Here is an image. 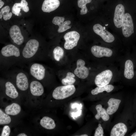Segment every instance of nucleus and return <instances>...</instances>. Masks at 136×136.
I'll use <instances>...</instances> for the list:
<instances>
[{"mask_svg":"<svg viewBox=\"0 0 136 136\" xmlns=\"http://www.w3.org/2000/svg\"><path fill=\"white\" fill-rule=\"evenodd\" d=\"M75 91V88L73 85L59 86L54 89L52 96L55 99H62L72 95Z\"/></svg>","mask_w":136,"mask_h":136,"instance_id":"nucleus-1","label":"nucleus"},{"mask_svg":"<svg viewBox=\"0 0 136 136\" xmlns=\"http://www.w3.org/2000/svg\"><path fill=\"white\" fill-rule=\"evenodd\" d=\"M39 45V42L36 39L29 40L23 49L21 53L22 57L27 59L32 58L36 54Z\"/></svg>","mask_w":136,"mask_h":136,"instance_id":"nucleus-2","label":"nucleus"},{"mask_svg":"<svg viewBox=\"0 0 136 136\" xmlns=\"http://www.w3.org/2000/svg\"><path fill=\"white\" fill-rule=\"evenodd\" d=\"M63 38L65 41L64 48L67 50H70L77 46L80 35L76 31H72L66 33Z\"/></svg>","mask_w":136,"mask_h":136,"instance_id":"nucleus-3","label":"nucleus"},{"mask_svg":"<svg viewBox=\"0 0 136 136\" xmlns=\"http://www.w3.org/2000/svg\"><path fill=\"white\" fill-rule=\"evenodd\" d=\"M122 27L123 34L126 37H129L134 33L132 19L129 13L125 14Z\"/></svg>","mask_w":136,"mask_h":136,"instance_id":"nucleus-4","label":"nucleus"},{"mask_svg":"<svg viewBox=\"0 0 136 136\" xmlns=\"http://www.w3.org/2000/svg\"><path fill=\"white\" fill-rule=\"evenodd\" d=\"M113 76L112 72L107 70L103 71L96 76L95 83L97 87L108 85L110 82Z\"/></svg>","mask_w":136,"mask_h":136,"instance_id":"nucleus-5","label":"nucleus"},{"mask_svg":"<svg viewBox=\"0 0 136 136\" xmlns=\"http://www.w3.org/2000/svg\"><path fill=\"white\" fill-rule=\"evenodd\" d=\"M93 30L96 34L100 36L106 42L111 43L114 40V36L100 24H95L93 27Z\"/></svg>","mask_w":136,"mask_h":136,"instance_id":"nucleus-6","label":"nucleus"},{"mask_svg":"<svg viewBox=\"0 0 136 136\" xmlns=\"http://www.w3.org/2000/svg\"><path fill=\"white\" fill-rule=\"evenodd\" d=\"M1 54L6 58L19 57L21 53L19 49L12 44H9L3 47L1 50Z\"/></svg>","mask_w":136,"mask_h":136,"instance_id":"nucleus-7","label":"nucleus"},{"mask_svg":"<svg viewBox=\"0 0 136 136\" xmlns=\"http://www.w3.org/2000/svg\"><path fill=\"white\" fill-rule=\"evenodd\" d=\"M31 75L37 79L40 80L44 78L45 74V69L42 64L35 63L33 64L30 68Z\"/></svg>","mask_w":136,"mask_h":136,"instance_id":"nucleus-8","label":"nucleus"},{"mask_svg":"<svg viewBox=\"0 0 136 136\" xmlns=\"http://www.w3.org/2000/svg\"><path fill=\"white\" fill-rule=\"evenodd\" d=\"M125 14L124 6L119 4L116 6L114 14V22L115 26L118 28L122 27Z\"/></svg>","mask_w":136,"mask_h":136,"instance_id":"nucleus-9","label":"nucleus"},{"mask_svg":"<svg viewBox=\"0 0 136 136\" xmlns=\"http://www.w3.org/2000/svg\"><path fill=\"white\" fill-rule=\"evenodd\" d=\"M9 33L11 38L16 44L20 45L23 43L24 40V37L18 26L16 25L12 26L10 29Z\"/></svg>","mask_w":136,"mask_h":136,"instance_id":"nucleus-10","label":"nucleus"},{"mask_svg":"<svg viewBox=\"0 0 136 136\" xmlns=\"http://www.w3.org/2000/svg\"><path fill=\"white\" fill-rule=\"evenodd\" d=\"M85 62L83 60H78L77 62V67L75 69L74 73L79 78L85 79L86 78L89 74L88 68L85 66Z\"/></svg>","mask_w":136,"mask_h":136,"instance_id":"nucleus-11","label":"nucleus"},{"mask_svg":"<svg viewBox=\"0 0 136 136\" xmlns=\"http://www.w3.org/2000/svg\"><path fill=\"white\" fill-rule=\"evenodd\" d=\"M91 51L94 56L98 58L104 56L110 57L113 53L112 51L110 49L96 45L91 47Z\"/></svg>","mask_w":136,"mask_h":136,"instance_id":"nucleus-12","label":"nucleus"},{"mask_svg":"<svg viewBox=\"0 0 136 136\" xmlns=\"http://www.w3.org/2000/svg\"><path fill=\"white\" fill-rule=\"evenodd\" d=\"M64 19L63 17L58 16L55 17L53 19L52 23L59 26L57 30L59 33L63 32L71 28V26L69 25L71 23V21L67 20L64 22Z\"/></svg>","mask_w":136,"mask_h":136,"instance_id":"nucleus-13","label":"nucleus"},{"mask_svg":"<svg viewBox=\"0 0 136 136\" xmlns=\"http://www.w3.org/2000/svg\"><path fill=\"white\" fill-rule=\"evenodd\" d=\"M16 82L18 88L22 91L26 90L28 88L27 77L23 72H20L17 74L16 76Z\"/></svg>","mask_w":136,"mask_h":136,"instance_id":"nucleus-14","label":"nucleus"},{"mask_svg":"<svg viewBox=\"0 0 136 136\" xmlns=\"http://www.w3.org/2000/svg\"><path fill=\"white\" fill-rule=\"evenodd\" d=\"M60 4L58 0H45L42 6V9L44 12L49 13L57 9Z\"/></svg>","mask_w":136,"mask_h":136,"instance_id":"nucleus-15","label":"nucleus"},{"mask_svg":"<svg viewBox=\"0 0 136 136\" xmlns=\"http://www.w3.org/2000/svg\"><path fill=\"white\" fill-rule=\"evenodd\" d=\"M127 131L126 125L122 123H119L112 128L110 133L111 136H124Z\"/></svg>","mask_w":136,"mask_h":136,"instance_id":"nucleus-16","label":"nucleus"},{"mask_svg":"<svg viewBox=\"0 0 136 136\" xmlns=\"http://www.w3.org/2000/svg\"><path fill=\"white\" fill-rule=\"evenodd\" d=\"M28 5V3L25 0H21L20 3H15L12 8V13L18 16L21 9L25 12H28L29 10Z\"/></svg>","mask_w":136,"mask_h":136,"instance_id":"nucleus-17","label":"nucleus"},{"mask_svg":"<svg viewBox=\"0 0 136 136\" xmlns=\"http://www.w3.org/2000/svg\"><path fill=\"white\" fill-rule=\"evenodd\" d=\"M30 88L31 94L35 96H40L42 95L44 92L43 86L39 82L33 81L30 84Z\"/></svg>","mask_w":136,"mask_h":136,"instance_id":"nucleus-18","label":"nucleus"},{"mask_svg":"<svg viewBox=\"0 0 136 136\" xmlns=\"http://www.w3.org/2000/svg\"><path fill=\"white\" fill-rule=\"evenodd\" d=\"M121 100L113 98L109 99L107 103L108 107L107 109V112L109 115H112L115 113L118 110Z\"/></svg>","mask_w":136,"mask_h":136,"instance_id":"nucleus-19","label":"nucleus"},{"mask_svg":"<svg viewBox=\"0 0 136 136\" xmlns=\"http://www.w3.org/2000/svg\"><path fill=\"white\" fill-rule=\"evenodd\" d=\"M134 75L133 62L130 60H127L125 63L124 76L127 79H131L133 77Z\"/></svg>","mask_w":136,"mask_h":136,"instance_id":"nucleus-20","label":"nucleus"},{"mask_svg":"<svg viewBox=\"0 0 136 136\" xmlns=\"http://www.w3.org/2000/svg\"><path fill=\"white\" fill-rule=\"evenodd\" d=\"M6 93L7 95L12 98H17L18 93L14 85L11 82H7L5 84Z\"/></svg>","mask_w":136,"mask_h":136,"instance_id":"nucleus-21","label":"nucleus"},{"mask_svg":"<svg viewBox=\"0 0 136 136\" xmlns=\"http://www.w3.org/2000/svg\"><path fill=\"white\" fill-rule=\"evenodd\" d=\"M96 109L97 111V114L95 115V117L96 119L98 120L101 118L105 121L109 120L110 118L109 114L106 110L102 107L101 105L99 104L97 105L96 106Z\"/></svg>","mask_w":136,"mask_h":136,"instance_id":"nucleus-22","label":"nucleus"},{"mask_svg":"<svg viewBox=\"0 0 136 136\" xmlns=\"http://www.w3.org/2000/svg\"><path fill=\"white\" fill-rule=\"evenodd\" d=\"M40 124L42 127L48 129H53L56 126L54 120L48 117H44L41 120Z\"/></svg>","mask_w":136,"mask_h":136,"instance_id":"nucleus-23","label":"nucleus"},{"mask_svg":"<svg viewBox=\"0 0 136 136\" xmlns=\"http://www.w3.org/2000/svg\"><path fill=\"white\" fill-rule=\"evenodd\" d=\"M21 109V107L19 104L13 103L7 106L5 109V111L8 115H15L20 113Z\"/></svg>","mask_w":136,"mask_h":136,"instance_id":"nucleus-24","label":"nucleus"},{"mask_svg":"<svg viewBox=\"0 0 136 136\" xmlns=\"http://www.w3.org/2000/svg\"><path fill=\"white\" fill-rule=\"evenodd\" d=\"M114 86L112 85H108L102 87H97L92 90L91 93L93 95L97 94L106 91L108 92L111 91L114 89Z\"/></svg>","mask_w":136,"mask_h":136,"instance_id":"nucleus-25","label":"nucleus"},{"mask_svg":"<svg viewBox=\"0 0 136 136\" xmlns=\"http://www.w3.org/2000/svg\"><path fill=\"white\" fill-rule=\"evenodd\" d=\"M75 77V75L72 73L68 72L66 77L62 80L61 83L64 85H73L76 81L74 78Z\"/></svg>","mask_w":136,"mask_h":136,"instance_id":"nucleus-26","label":"nucleus"},{"mask_svg":"<svg viewBox=\"0 0 136 136\" xmlns=\"http://www.w3.org/2000/svg\"><path fill=\"white\" fill-rule=\"evenodd\" d=\"M92 0H78V5L79 8H81L80 14L81 15L86 14L88 11L86 6L87 4L90 3Z\"/></svg>","mask_w":136,"mask_h":136,"instance_id":"nucleus-27","label":"nucleus"},{"mask_svg":"<svg viewBox=\"0 0 136 136\" xmlns=\"http://www.w3.org/2000/svg\"><path fill=\"white\" fill-rule=\"evenodd\" d=\"M53 53L55 59L57 61H59L63 56L64 51L61 48L57 46L54 49Z\"/></svg>","mask_w":136,"mask_h":136,"instance_id":"nucleus-28","label":"nucleus"},{"mask_svg":"<svg viewBox=\"0 0 136 136\" xmlns=\"http://www.w3.org/2000/svg\"><path fill=\"white\" fill-rule=\"evenodd\" d=\"M10 10V8L8 6H6L1 9L0 12L3 15L4 20H9L11 17L12 14L11 12H9Z\"/></svg>","mask_w":136,"mask_h":136,"instance_id":"nucleus-29","label":"nucleus"},{"mask_svg":"<svg viewBox=\"0 0 136 136\" xmlns=\"http://www.w3.org/2000/svg\"><path fill=\"white\" fill-rule=\"evenodd\" d=\"M11 119L8 114L4 113L0 109V124H7L11 122Z\"/></svg>","mask_w":136,"mask_h":136,"instance_id":"nucleus-30","label":"nucleus"},{"mask_svg":"<svg viewBox=\"0 0 136 136\" xmlns=\"http://www.w3.org/2000/svg\"><path fill=\"white\" fill-rule=\"evenodd\" d=\"M10 132V129L9 126L7 125L5 126L3 129L1 136H9Z\"/></svg>","mask_w":136,"mask_h":136,"instance_id":"nucleus-31","label":"nucleus"},{"mask_svg":"<svg viewBox=\"0 0 136 136\" xmlns=\"http://www.w3.org/2000/svg\"><path fill=\"white\" fill-rule=\"evenodd\" d=\"M104 131L102 127L101 126H98L96 129L94 136H103Z\"/></svg>","mask_w":136,"mask_h":136,"instance_id":"nucleus-32","label":"nucleus"},{"mask_svg":"<svg viewBox=\"0 0 136 136\" xmlns=\"http://www.w3.org/2000/svg\"><path fill=\"white\" fill-rule=\"evenodd\" d=\"M82 110L81 109L78 110V111L76 112H72L71 113V116L73 118L75 117H77L80 116L81 114Z\"/></svg>","mask_w":136,"mask_h":136,"instance_id":"nucleus-33","label":"nucleus"},{"mask_svg":"<svg viewBox=\"0 0 136 136\" xmlns=\"http://www.w3.org/2000/svg\"><path fill=\"white\" fill-rule=\"evenodd\" d=\"M71 107L72 109L76 108L78 110L81 109H82V105L81 104H79L76 103H74L72 104Z\"/></svg>","mask_w":136,"mask_h":136,"instance_id":"nucleus-34","label":"nucleus"},{"mask_svg":"<svg viewBox=\"0 0 136 136\" xmlns=\"http://www.w3.org/2000/svg\"><path fill=\"white\" fill-rule=\"evenodd\" d=\"M4 3L2 0H0V8H1L4 5Z\"/></svg>","mask_w":136,"mask_h":136,"instance_id":"nucleus-35","label":"nucleus"},{"mask_svg":"<svg viewBox=\"0 0 136 136\" xmlns=\"http://www.w3.org/2000/svg\"><path fill=\"white\" fill-rule=\"evenodd\" d=\"M27 135L25 133H22L19 134H18L17 135V136H27Z\"/></svg>","mask_w":136,"mask_h":136,"instance_id":"nucleus-36","label":"nucleus"},{"mask_svg":"<svg viewBox=\"0 0 136 136\" xmlns=\"http://www.w3.org/2000/svg\"><path fill=\"white\" fill-rule=\"evenodd\" d=\"M131 136H136V132L133 133L131 135Z\"/></svg>","mask_w":136,"mask_h":136,"instance_id":"nucleus-37","label":"nucleus"},{"mask_svg":"<svg viewBox=\"0 0 136 136\" xmlns=\"http://www.w3.org/2000/svg\"><path fill=\"white\" fill-rule=\"evenodd\" d=\"M3 15H2V14H1V13L0 12V19H1L2 17H3Z\"/></svg>","mask_w":136,"mask_h":136,"instance_id":"nucleus-38","label":"nucleus"},{"mask_svg":"<svg viewBox=\"0 0 136 136\" xmlns=\"http://www.w3.org/2000/svg\"><path fill=\"white\" fill-rule=\"evenodd\" d=\"M80 136H88V135L86 134H82L81 135H80Z\"/></svg>","mask_w":136,"mask_h":136,"instance_id":"nucleus-39","label":"nucleus"},{"mask_svg":"<svg viewBox=\"0 0 136 136\" xmlns=\"http://www.w3.org/2000/svg\"><path fill=\"white\" fill-rule=\"evenodd\" d=\"M98 126H101V124H100V123L98 125Z\"/></svg>","mask_w":136,"mask_h":136,"instance_id":"nucleus-40","label":"nucleus"},{"mask_svg":"<svg viewBox=\"0 0 136 136\" xmlns=\"http://www.w3.org/2000/svg\"><path fill=\"white\" fill-rule=\"evenodd\" d=\"M24 25H25V24H24Z\"/></svg>","mask_w":136,"mask_h":136,"instance_id":"nucleus-41","label":"nucleus"}]
</instances>
